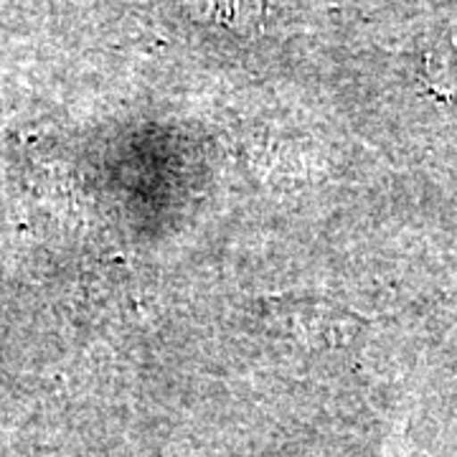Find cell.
<instances>
[{"label":"cell","mask_w":457,"mask_h":457,"mask_svg":"<svg viewBox=\"0 0 457 457\" xmlns=\"http://www.w3.org/2000/svg\"><path fill=\"white\" fill-rule=\"evenodd\" d=\"M429 66L440 79H447V87H457V29L442 36L440 44L429 54Z\"/></svg>","instance_id":"cell-1"}]
</instances>
